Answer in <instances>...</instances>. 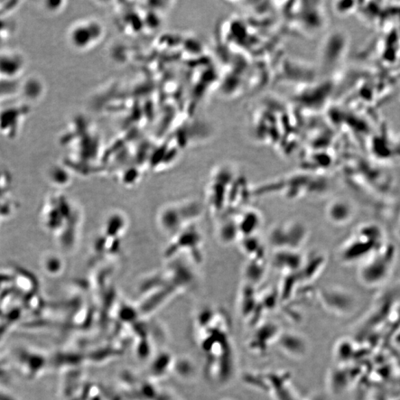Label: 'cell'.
I'll return each mask as SVG.
<instances>
[{"instance_id":"3957f363","label":"cell","mask_w":400,"mask_h":400,"mask_svg":"<svg viewBox=\"0 0 400 400\" xmlns=\"http://www.w3.org/2000/svg\"><path fill=\"white\" fill-rule=\"evenodd\" d=\"M21 81L10 82L0 80V106L10 101L15 95L19 94Z\"/></svg>"},{"instance_id":"7a4b0ae2","label":"cell","mask_w":400,"mask_h":400,"mask_svg":"<svg viewBox=\"0 0 400 400\" xmlns=\"http://www.w3.org/2000/svg\"><path fill=\"white\" fill-rule=\"evenodd\" d=\"M27 67L25 56L15 49H0V80H21Z\"/></svg>"},{"instance_id":"277c9868","label":"cell","mask_w":400,"mask_h":400,"mask_svg":"<svg viewBox=\"0 0 400 400\" xmlns=\"http://www.w3.org/2000/svg\"><path fill=\"white\" fill-rule=\"evenodd\" d=\"M64 3V2L45 1L41 3V7L45 12L54 14L61 11L63 6L60 5Z\"/></svg>"},{"instance_id":"6da1fadb","label":"cell","mask_w":400,"mask_h":400,"mask_svg":"<svg viewBox=\"0 0 400 400\" xmlns=\"http://www.w3.org/2000/svg\"><path fill=\"white\" fill-rule=\"evenodd\" d=\"M0 107V133L13 138L17 135L25 119L30 113L31 106L24 100L8 101Z\"/></svg>"},{"instance_id":"5b68a950","label":"cell","mask_w":400,"mask_h":400,"mask_svg":"<svg viewBox=\"0 0 400 400\" xmlns=\"http://www.w3.org/2000/svg\"><path fill=\"white\" fill-rule=\"evenodd\" d=\"M399 232H400V225H399Z\"/></svg>"}]
</instances>
